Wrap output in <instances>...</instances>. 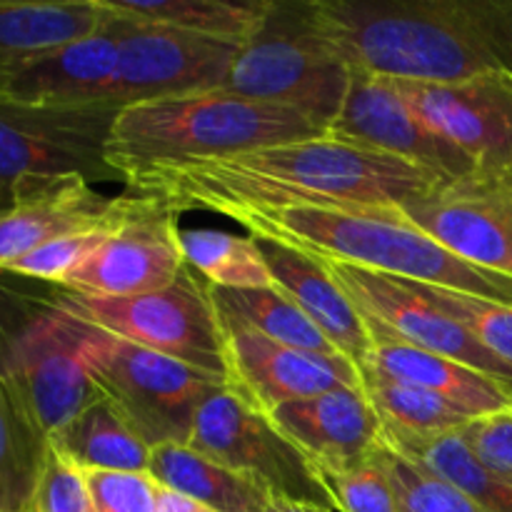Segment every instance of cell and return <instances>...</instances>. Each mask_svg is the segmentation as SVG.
Wrapping results in <instances>:
<instances>
[{
	"label": "cell",
	"instance_id": "e0dca14e",
	"mask_svg": "<svg viewBox=\"0 0 512 512\" xmlns=\"http://www.w3.org/2000/svg\"><path fill=\"white\" fill-rule=\"evenodd\" d=\"M400 210L455 255L512 280V180L443 183Z\"/></svg>",
	"mask_w": 512,
	"mask_h": 512
},
{
	"label": "cell",
	"instance_id": "1f68e13d",
	"mask_svg": "<svg viewBox=\"0 0 512 512\" xmlns=\"http://www.w3.org/2000/svg\"><path fill=\"white\" fill-rule=\"evenodd\" d=\"M375 455L388 473L400 512H485L458 488L390 448L383 438Z\"/></svg>",
	"mask_w": 512,
	"mask_h": 512
},
{
	"label": "cell",
	"instance_id": "f1b7e54d",
	"mask_svg": "<svg viewBox=\"0 0 512 512\" xmlns=\"http://www.w3.org/2000/svg\"><path fill=\"white\" fill-rule=\"evenodd\" d=\"M208 290L218 313L240 320L273 343L310 353L340 355L323 330L278 288L228 290L208 285Z\"/></svg>",
	"mask_w": 512,
	"mask_h": 512
},
{
	"label": "cell",
	"instance_id": "cb8c5ba5",
	"mask_svg": "<svg viewBox=\"0 0 512 512\" xmlns=\"http://www.w3.org/2000/svg\"><path fill=\"white\" fill-rule=\"evenodd\" d=\"M100 5L128 23L158 25L233 45L253 40L273 10V0H100Z\"/></svg>",
	"mask_w": 512,
	"mask_h": 512
},
{
	"label": "cell",
	"instance_id": "52a82bcc",
	"mask_svg": "<svg viewBox=\"0 0 512 512\" xmlns=\"http://www.w3.org/2000/svg\"><path fill=\"white\" fill-rule=\"evenodd\" d=\"M120 108L93 105H33L0 98V183L13 205L65 180L123 183L105 158Z\"/></svg>",
	"mask_w": 512,
	"mask_h": 512
},
{
	"label": "cell",
	"instance_id": "7402d4cb",
	"mask_svg": "<svg viewBox=\"0 0 512 512\" xmlns=\"http://www.w3.org/2000/svg\"><path fill=\"white\" fill-rule=\"evenodd\" d=\"M118 208L120 195L110 198L83 180H65L25 195L0 213V270L50 240L108 223Z\"/></svg>",
	"mask_w": 512,
	"mask_h": 512
},
{
	"label": "cell",
	"instance_id": "9a60e30c",
	"mask_svg": "<svg viewBox=\"0 0 512 512\" xmlns=\"http://www.w3.org/2000/svg\"><path fill=\"white\" fill-rule=\"evenodd\" d=\"M398 85L420 118L473 163L478 178L512 180V73Z\"/></svg>",
	"mask_w": 512,
	"mask_h": 512
},
{
	"label": "cell",
	"instance_id": "ab89813d",
	"mask_svg": "<svg viewBox=\"0 0 512 512\" xmlns=\"http://www.w3.org/2000/svg\"><path fill=\"white\" fill-rule=\"evenodd\" d=\"M265 512H333V510H325V508H320V505H313V503H298V500L273 498L268 503V510Z\"/></svg>",
	"mask_w": 512,
	"mask_h": 512
},
{
	"label": "cell",
	"instance_id": "5b68a950",
	"mask_svg": "<svg viewBox=\"0 0 512 512\" xmlns=\"http://www.w3.org/2000/svg\"><path fill=\"white\" fill-rule=\"evenodd\" d=\"M80 328L55 285L30 293L0 273V375L48 440L100 395L80 360Z\"/></svg>",
	"mask_w": 512,
	"mask_h": 512
},
{
	"label": "cell",
	"instance_id": "3957f363",
	"mask_svg": "<svg viewBox=\"0 0 512 512\" xmlns=\"http://www.w3.org/2000/svg\"><path fill=\"white\" fill-rule=\"evenodd\" d=\"M233 220L250 235L280 240L318 260L353 263L512 308L510 278L455 255L423 233L400 208L248 210Z\"/></svg>",
	"mask_w": 512,
	"mask_h": 512
},
{
	"label": "cell",
	"instance_id": "f35d334b",
	"mask_svg": "<svg viewBox=\"0 0 512 512\" xmlns=\"http://www.w3.org/2000/svg\"><path fill=\"white\" fill-rule=\"evenodd\" d=\"M158 512H215L208 505L198 503V500L188 498V495H180L175 490H168L160 485L158 490Z\"/></svg>",
	"mask_w": 512,
	"mask_h": 512
},
{
	"label": "cell",
	"instance_id": "ba28073f",
	"mask_svg": "<svg viewBox=\"0 0 512 512\" xmlns=\"http://www.w3.org/2000/svg\"><path fill=\"white\" fill-rule=\"evenodd\" d=\"M80 323V360L95 390L123 410L150 448L190 443L200 405L218 390L228 388V383L193 365L93 328L85 320Z\"/></svg>",
	"mask_w": 512,
	"mask_h": 512
},
{
	"label": "cell",
	"instance_id": "603a6c76",
	"mask_svg": "<svg viewBox=\"0 0 512 512\" xmlns=\"http://www.w3.org/2000/svg\"><path fill=\"white\" fill-rule=\"evenodd\" d=\"M50 448L83 473L88 470L148 473L150 450H153L130 425L123 410L103 393L90 400L50 438Z\"/></svg>",
	"mask_w": 512,
	"mask_h": 512
},
{
	"label": "cell",
	"instance_id": "e575fe53",
	"mask_svg": "<svg viewBox=\"0 0 512 512\" xmlns=\"http://www.w3.org/2000/svg\"><path fill=\"white\" fill-rule=\"evenodd\" d=\"M320 478L328 485L335 500V510L340 512H400L398 498L390 485L388 473L378 455H368L365 460L345 468L320 470Z\"/></svg>",
	"mask_w": 512,
	"mask_h": 512
},
{
	"label": "cell",
	"instance_id": "74e56055",
	"mask_svg": "<svg viewBox=\"0 0 512 512\" xmlns=\"http://www.w3.org/2000/svg\"><path fill=\"white\" fill-rule=\"evenodd\" d=\"M463 433L480 463L512 485V410L473 420Z\"/></svg>",
	"mask_w": 512,
	"mask_h": 512
},
{
	"label": "cell",
	"instance_id": "836d02e7",
	"mask_svg": "<svg viewBox=\"0 0 512 512\" xmlns=\"http://www.w3.org/2000/svg\"><path fill=\"white\" fill-rule=\"evenodd\" d=\"M125 208H128V193H120V208L108 223L98 225V228L78 230V233L63 235V238H55L50 243L40 245L33 253L23 255L20 260L10 263L8 268L0 270V273L18 275V278L28 280H40L45 285H63V280L68 278V273H73L105 238H108L110 230L118 225V220L123 218Z\"/></svg>",
	"mask_w": 512,
	"mask_h": 512
},
{
	"label": "cell",
	"instance_id": "6da1fadb",
	"mask_svg": "<svg viewBox=\"0 0 512 512\" xmlns=\"http://www.w3.org/2000/svg\"><path fill=\"white\" fill-rule=\"evenodd\" d=\"M443 183L448 180L403 158L320 135L150 168L123 185L178 215L210 210L235 218L280 208H403Z\"/></svg>",
	"mask_w": 512,
	"mask_h": 512
},
{
	"label": "cell",
	"instance_id": "d6986e66",
	"mask_svg": "<svg viewBox=\"0 0 512 512\" xmlns=\"http://www.w3.org/2000/svg\"><path fill=\"white\" fill-rule=\"evenodd\" d=\"M265 415L318 473L360 463L383 438V423L363 388L330 390L278 405Z\"/></svg>",
	"mask_w": 512,
	"mask_h": 512
},
{
	"label": "cell",
	"instance_id": "8d00e7d4",
	"mask_svg": "<svg viewBox=\"0 0 512 512\" xmlns=\"http://www.w3.org/2000/svg\"><path fill=\"white\" fill-rule=\"evenodd\" d=\"M33 512H95L83 470L68 463L53 448L48 450L40 475Z\"/></svg>",
	"mask_w": 512,
	"mask_h": 512
},
{
	"label": "cell",
	"instance_id": "4fadbf2b",
	"mask_svg": "<svg viewBox=\"0 0 512 512\" xmlns=\"http://www.w3.org/2000/svg\"><path fill=\"white\" fill-rule=\"evenodd\" d=\"M328 135L403 158L448 183L475 175L473 163L420 118L395 80L360 70H350L348 95Z\"/></svg>",
	"mask_w": 512,
	"mask_h": 512
},
{
	"label": "cell",
	"instance_id": "7c38bea8",
	"mask_svg": "<svg viewBox=\"0 0 512 512\" xmlns=\"http://www.w3.org/2000/svg\"><path fill=\"white\" fill-rule=\"evenodd\" d=\"M108 20L118 33V70L108 103L118 108L215 90L240 50V45L203 35L128 23L113 15Z\"/></svg>",
	"mask_w": 512,
	"mask_h": 512
},
{
	"label": "cell",
	"instance_id": "484cf974",
	"mask_svg": "<svg viewBox=\"0 0 512 512\" xmlns=\"http://www.w3.org/2000/svg\"><path fill=\"white\" fill-rule=\"evenodd\" d=\"M105 25L100 0L10 3L0 0V73L40 53L75 43Z\"/></svg>",
	"mask_w": 512,
	"mask_h": 512
},
{
	"label": "cell",
	"instance_id": "60d3db41",
	"mask_svg": "<svg viewBox=\"0 0 512 512\" xmlns=\"http://www.w3.org/2000/svg\"><path fill=\"white\" fill-rule=\"evenodd\" d=\"M13 208V198L8 195V190L3 188V183H0V213H5V210Z\"/></svg>",
	"mask_w": 512,
	"mask_h": 512
},
{
	"label": "cell",
	"instance_id": "ac0fdd59",
	"mask_svg": "<svg viewBox=\"0 0 512 512\" xmlns=\"http://www.w3.org/2000/svg\"><path fill=\"white\" fill-rule=\"evenodd\" d=\"M115 70L118 33L105 15V25L98 33L3 70L0 98L33 105L108 103Z\"/></svg>",
	"mask_w": 512,
	"mask_h": 512
},
{
	"label": "cell",
	"instance_id": "d590c367",
	"mask_svg": "<svg viewBox=\"0 0 512 512\" xmlns=\"http://www.w3.org/2000/svg\"><path fill=\"white\" fill-rule=\"evenodd\" d=\"M90 500L95 512H158V480L150 473L88 470Z\"/></svg>",
	"mask_w": 512,
	"mask_h": 512
},
{
	"label": "cell",
	"instance_id": "f546056e",
	"mask_svg": "<svg viewBox=\"0 0 512 512\" xmlns=\"http://www.w3.org/2000/svg\"><path fill=\"white\" fill-rule=\"evenodd\" d=\"M185 265L213 288H273V278L253 235H235L210 228H180Z\"/></svg>",
	"mask_w": 512,
	"mask_h": 512
},
{
	"label": "cell",
	"instance_id": "7a4b0ae2",
	"mask_svg": "<svg viewBox=\"0 0 512 512\" xmlns=\"http://www.w3.org/2000/svg\"><path fill=\"white\" fill-rule=\"evenodd\" d=\"M315 33L350 70L443 85L512 73V0H308Z\"/></svg>",
	"mask_w": 512,
	"mask_h": 512
},
{
	"label": "cell",
	"instance_id": "4316f807",
	"mask_svg": "<svg viewBox=\"0 0 512 512\" xmlns=\"http://www.w3.org/2000/svg\"><path fill=\"white\" fill-rule=\"evenodd\" d=\"M383 440L400 455L468 495L485 512H512V485L480 463L465 440L463 428L433 435L383 433Z\"/></svg>",
	"mask_w": 512,
	"mask_h": 512
},
{
	"label": "cell",
	"instance_id": "8fae6325",
	"mask_svg": "<svg viewBox=\"0 0 512 512\" xmlns=\"http://www.w3.org/2000/svg\"><path fill=\"white\" fill-rule=\"evenodd\" d=\"M128 193V208L108 238L58 288L93 298H133L173 285L185 270L178 213Z\"/></svg>",
	"mask_w": 512,
	"mask_h": 512
},
{
	"label": "cell",
	"instance_id": "5bb4252c",
	"mask_svg": "<svg viewBox=\"0 0 512 512\" xmlns=\"http://www.w3.org/2000/svg\"><path fill=\"white\" fill-rule=\"evenodd\" d=\"M320 263L328 270L330 278L345 290V295L353 300L355 308L365 318L378 320L395 338L413 348L470 365L478 373L488 375L512 390L510 365H505L488 348H483L478 338H473L458 320L420 298L405 280L353 263H338V260H320Z\"/></svg>",
	"mask_w": 512,
	"mask_h": 512
},
{
	"label": "cell",
	"instance_id": "277c9868",
	"mask_svg": "<svg viewBox=\"0 0 512 512\" xmlns=\"http://www.w3.org/2000/svg\"><path fill=\"white\" fill-rule=\"evenodd\" d=\"M320 135H328V130L298 110L205 90L120 108L105 158L125 183L130 175L150 168L223 158Z\"/></svg>",
	"mask_w": 512,
	"mask_h": 512
},
{
	"label": "cell",
	"instance_id": "30bf717a",
	"mask_svg": "<svg viewBox=\"0 0 512 512\" xmlns=\"http://www.w3.org/2000/svg\"><path fill=\"white\" fill-rule=\"evenodd\" d=\"M208 458L263 485L273 498L313 503L335 512V500L315 465L280 433L263 410L230 388L200 405L190 443Z\"/></svg>",
	"mask_w": 512,
	"mask_h": 512
},
{
	"label": "cell",
	"instance_id": "44dd1931",
	"mask_svg": "<svg viewBox=\"0 0 512 512\" xmlns=\"http://www.w3.org/2000/svg\"><path fill=\"white\" fill-rule=\"evenodd\" d=\"M365 320H368L370 338H373V355H370L365 370H375L390 380L428 390L470 420L512 410V390L508 385L498 383L458 360L413 348L395 338L378 320Z\"/></svg>",
	"mask_w": 512,
	"mask_h": 512
},
{
	"label": "cell",
	"instance_id": "9c48e42d",
	"mask_svg": "<svg viewBox=\"0 0 512 512\" xmlns=\"http://www.w3.org/2000/svg\"><path fill=\"white\" fill-rule=\"evenodd\" d=\"M58 300L93 328L193 365L228 383L220 315L210 300L208 283L190 265H185L173 285L155 293L93 298L58 288Z\"/></svg>",
	"mask_w": 512,
	"mask_h": 512
},
{
	"label": "cell",
	"instance_id": "d4e9b609",
	"mask_svg": "<svg viewBox=\"0 0 512 512\" xmlns=\"http://www.w3.org/2000/svg\"><path fill=\"white\" fill-rule=\"evenodd\" d=\"M148 473L163 488L188 495L215 512H265L273 500L253 478L230 470L188 443L155 445Z\"/></svg>",
	"mask_w": 512,
	"mask_h": 512
},
{
	"label": "cell",
	"instance_id": "8992f818",
	"mask_svg": "<svg viewBox=\"0 0 512 512\" xmlns=\"http://www.w3.org/2000/svg\"><path fill=\"white\" fill-rule=\"evenodd\" d=\"M348 85L350 68L315 33L308 5L273 0L260 33L240 45L215 90L298 110L328 130L343 108Z\"/></svg>",
	"mask_w": 512,
	"mask_h": 512
},
{
	"label": "cell",
	"instance_id": "ffe728a7",
	"mask_svg": "<svg viewBox=\"0 0 512 512\" xmlns=\"http://www.w3.org/2000/svg\"><path fill=\"white\" fill-rule=\"evenodd\" d=\"M273 278V288L288 295L325 333L343 358L363 373L373 355V338L365 315L330 278L318 258L273 238L253 235Z\"/></svg>",
	"mask_w": 512,
	"mask_h": 512
},
{
	"label": "cell",
	"instance_id": "d6a6232c",
	"mask_svg": "<svg viewBox=\"0 0 512 512\" xmlns=\"http://www.w3.org/2000/svg\"><path fill=\"white\" fill-rule=\"evenodd\" d=\"M405 283L420 298H425L435 308L443 310L445 315L458 320L473 338H478L483 348H488L495 358L512 368V308L493 303V300L455 293V290L435 288V285L413 283V280H405Z\"/></svg>",
	"mask_w": 512,
	"mask_h": 512
},
{
	"label": "cell",
	"instance_id": "4dcf8cb0",
	"mask_svg": "<svg viewBox=\"0 0 512 512\" xmlns=\"http://www.w3.org/2000/svg\"><path fill=\"white\" fill-rule=\"evenodd\" d=\"M360 378H363V390L370 405L383 423V433L433 435L460 430L473 423L460 410L428 390L390 380L375 370H363Z\"/></svg>",
	"mask_w": 512,
	"mask_h": 512
},
{
	"label": "cell",
	"instance_id": "83f0119b",
	"mask_svg": "<svg viewBox=\"0 0 512 512\" xmlns=\"http://www.w3.org/2000/svg\"><path fill=\"white\" fill-rule=\"evenodd\" d=\"M50 440L0 375V512H33Z\"/></svg>",
	"mask_w": 512,
	"mask_h": 512
},
{
	"label": "cell",
	"instance_id": "2e32d148",
	"mask_svg": "<svg viewBox=\"0 0 512 512\" xmlns=\"http://www.w3.org/2000/svg\"><path fill=\"white\" fill-rule=\"evenodd\" d=\"M220 315L228 363V388L253 408H273L338 388H363L360 370L343 355L288 348L255 333L240 320Z\"/></svg>",
	"mask_w": 512,
	"mask_h": 512
}]
</instances>
